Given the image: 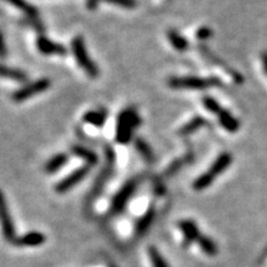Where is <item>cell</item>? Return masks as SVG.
I'll return each instance as SVG.
<instances>
[{
    "instance_id": "obj_1",
    "label": "cell",
    "mask_w": 267,
    "mask_h": 267,
    "mask_svg": "<svg viewBox=\"0 0 267 267\" xmlns=\"http://www.w3.org/2000/svg\"><path fill=\"white\" fill-rule=\"evenodd\" d=\"M141 124V118L139 113L134 108L124 109L118 115L116 120V131H115V141L118 144H128L131 141L134 131Z\"/></svg>"
},
{
    "instance_id": "obj_2",
    "label": "cell",
    "mask_w": 267,
    "mask_h": 267,
    "mask_svg": "<svg viewBox=\"0 0 267 267\" xmlns=\"http://www.w3.org/2000/svg\"><path fill=\"white\" fill-rule=\"evenodd\" d=\"M172 89H191V91H203V89L210 88V87L223 86L222 80L216 77H195V76H188V77H172L167 82Z\"/></svg>"
},
{
    "instance_id": "obj_3",
    "label": "cell",
    "mask_w": 267,
    "mask_h": 267,
    "mask_svg": "<svg viewBox=\"0 0 267 267\" xmlns=\"http://www.w3.org/2000/svg\"><path fill=\"white\" fill-rule=\"evenodd\" d=\"M104 153H105V165L102 169V171H100V173L98 174L95 181H94L93 188H92L91 193H89L88 195V200L89 199L94 200L99 194H100V193L103 192L105 185L108 183V181H109L110 177H112L113 171H114L115 157H116V156H115L114 150L107 145V146L104 147Z\"/></svg>"
},
{
    "instance_id": "obj_4",
    "label": "cell",
    "mask_w": 267,
    "mask_h": 267,
    "mask_svg": "<svg viewBox=\"0 0 267 267\" xmlns=\"http://www.w3.org/2000/svg\"><path fill=\"white\" fill-rule=\"evenodd\" d=\"M72 51L75 55V58L79 67L82 68L89 77L96 78L99 76V70L96 64L92 61L91 56L87 52L86 43L82 36H76L72 40Z\"/></svg>"
},
{
    "instance_id": "obj_5",
    "label": "cell",
    "mask_w": 267,
    "mask_h": 267,
    "mask_svg": "<svg viewBox=\"0 0 267 267\" xmlns=\"http://www.w3.org/2000/svg\"><path fill=\"white\" fill-rule=\"evenodd\" d=\"M139 178L140 177H134L133 179H130V181L124 183L123 187L118 191V193H116V194L114 195V198H113L112 206H110V213L119 214L125 209L128 202L131 199L134 193L136 192L137 187H139Z\"/></svg>"
},
{
    "instance_id": "obj_6",
    "label": "cell",
    "mask_w": 267,
    "mask_h": 267,
    "mask_svg": "<svg viewBox=\"0 0 267 267\" xmlns=\"http://www.w3.org/2000/svg\"><path fill=\"white\" fill-rule=\"evenodd\" d=\"M51 80L48 78H40V79L35 80V82H31L26 86L21 87L20 89L14 92L11 94V99L16 103H22L27 99H30L31 96H35L38 94L43 93V92L47 91L50 87H51Z\"/></svg>"
},
{
    "instance_id": "obj_7",
    "label": "cell",
    "mask_w": 267,
    "mask_h": 267,
    "mask_svg": "<svg viewBox=\"0 0 267 267\" xmlns=\"http://www.w3.org/2000/svg\"><path fill=\"white\" fill-rule=\"evenodd\" d=\"M91 167L92 166L84 165L82 166V167H79V169L76 170V171H73L72 173L68 174L67 177H64L62 181H59L58 183L55 186V191H56V193L63 194V193L72 190L75 186H77L78 183H80L83 179L86 178L87 174L91 172Z\"/></svg>"
},
{
    "instance_id": "obj_8",
    "label": "cell",
    "mask_w": 267,
    "mask_h": 267,
    "mask_svg": "<svg viewBox=\"0 0 267 267\" xmlns=\"http://www.w3.org/2000/svg\"><path fill=\"white\" fill-rule=\"evenodd\" d=\"M36 47L41 54L46 55V56H51V55H59V56H64L67 54V50L64 46L59 45V43L54 42V41L48 40L45 36H38L36 40Z\"/></svg>"
},
{
    "instance_id": "obj_9",
    "label": "cell",
    "mask_w": 267,
    "mask_h": 267,
    "mask_svg": "<svg viewBox=\"0 0 267 267\" xmlns=\"http://www.w3.org/2000/svg\"><path fill=\"white\" fill-rule=\"evenodd\" d=\"M1 224H3V231L6 240L15 243V240L18 239L15 234V227H14L10 213L8 211V207H6V202L4 197L1 199Z\"/></svg>"
},
{
    "instance_id": "obj_10",
    "label": "cell",
    "mask_w": 267,
    "mask_h": 267,
    "mask_svg": "<svg viewBox=\"0 0 267 267\" xmlns=\"http://www.w3.org/2000/svg\"><path fill=\"white\" fill-rule=\"evenodd\" d=\"M182 234L185 236V245H190L193 241H198L200 238V232L197 224L193 220H181L178 223Z\"/></svg>"
},
{
    "instance_id": "obj_11",
    "label": "cell",
    "mask_w": 267,
    "mask_h": 267,
    "mask_svg": "<svg viewBox=\"0 0 267 267\" xmlns=\"http://www.w3.org/2000/svg\"><path fill=\"white\" fill-rule=\"evenodd\" d=\"M46 241V236L40 231H30L25 235L20 236L15 240L16 245L19 246H40Z\"/></svg>"
},
{
    "instance_id": "obj_12",
    "label": "cell",
    "mask_w": 267,
    "mask_h": 267,
    "mask_svg": "<svg viewBox=\"0 0 267 267\" xmlns=\"http://www.w3.org/2000/svg\"><path fill=\"white\" fill-rule=\"evenodd\" d=\"M231 162L232 156L230 155L229 153H220V155L215 158V161L211 163L209 172H211L215 177L219 176V174H222L223 172L227 171V170L229 169V166L231 165Z\"/></svg>"
},
{
    "instance_id": "obj_13",
    "label": "cell",
    "mask_w": 267,
    "mask_h": 267,
    "mask_svg": "<svg viewBox=\"0 0 267 267\" xmlns=\"http://www.w3.org/2000/svg\"><path fill=\"white\" fill-rule=\"evenodd\" d=\"M108 118V113L105 109H99V110H89L86 114L83 115V121L84 123L92 124L93 126L96 128H102L105 124Z\"/></svg>"
},
{
    "instance_id": "obj_14",
    "label": "cell",
    "mask_w": 267,
    "mask_h": 267,
    "mask_svg": "<svg viewBox=\"0 0 267 267\" xmlns=\"http://www.w3.org/2000/svg\"><path fill=\"white\" fill-rule=\"evenodd\" d=\"M219 123L228 133H238L239 128H240V123H239L238 119L229 112V110L223 109L222 113L219 115Z\"/></svg>"
},
{
    "instance_id": "obj_15",
    "label": "cell",
    "mask_w": 267,
    "mask_h": 267,
    "mask_svg": "<svg viewBox=\"0 0 267 267\" xmlns=\"http://www.w3.org/2000/svg\"><path fill=\"white\" fill-rule=\"evenodd\" d=\"M153 219H155V209L151 207V208L147 209L146 213L136 222V225H135V234L137 236L144 235L153 223Z\"/></svg>"
},
{
    "instance_id": "obj_16",
    "label": "cell",
    "mask_w": 267,
    "mask_h": 267,
    "mask_svg": "<svg viewBox=\"0 0 267 267\" xmlns=\"http://www.w3.org/2000/svg\"><path fill=\"white\" fill-rule=\"evenodd\" d=\"M72 153L73 155H76L77 157L82 158V160L86 162V165L94 166L98 163L99 158L98 156H96V153H94V151H92V150L87 149V147L79 146V145H73Z\"/></svg>"
},
{
    "instance_id": "obj_17",
    "label": "cell",
    "mask_w": 267,
    "mask_h": 267,
    "mask_svg": "<svg viewBox=\"0 0 267 267\" xmlns=\"http://www.w3.org/2000/svg\"><path fill=\"white\" fill-rule=\"evenodd\" d=\"M206 124H207L206 119H204L202 115H197V116H194L192 120H190L188 123H186L185 125L182 126V128L178 130V134L181 135V136H187V135H191V134L195 133V131H198L199 129L203 128Z\"/></svg>"
},
{
    "instance_id": "obj_18",
    "label": "cell",
    "mask_w": 267,
    "mask_h": 267,
    "mask_svg": "<svg viewBox=\"0 0 267 267\" xmlns=\"http://www.w3.org/2000/svg\"><path fill=\"white\" fill-rule=\"evenodd\" d=\"M134 145H135V149L139 153V155L146 161L147 163H153L155 162V153L151 150L150 145L145 141L142 137H136L135 141H134Z\"/></svg>"
},
{
    "instance_id": "obj_19",
    "label": "cell",
    "mask_w": 267,
    "mask_h": 267,
    "mask_svg": "<svg viewBox=\"0 0 267 267\" xmlns=\"http://www.w3.org/2000/svg\"><path fill=\"white\" fill-rule=\"evenodd\" d=\"M4 1L10 4L11 6H14V8L18 9L21 13H24L30 19H36L38 18V9L34 5H31V4L27 3V1H25V0H4Z\"/></svg>"
},
{
    "instance_id": "obj_20",
    "label": "cell",
    "mask_w": 267,
    "mask_h": 267,
    "mask_svg": "<svg viewBox=\"0 0 267 267\" xmlns=\"http://www.w3.org/2000/svg\"><path fill=\"white\" fill-rule=\"evenodd\" d=\"M167 38H169L170 43H171L172 47H173L176 51H187V48L190 47V43L186 40V38H183L178 31H176V30L173 29L167 31Z\"/></svg>"
},
{
    "instance_id": "obj_21",
    "label": "cell",
    "mask_w": 267,
    "mask_h": 267,
    "mask_svg": "<svg viewBox=\"0 0 267 267\" xmlns=\"http://www.w3.org/2000/svg\"><path fill=\"white\" fill-rule=\"evenodd\" d=\"M67 161H68L67 153H57L45 165V172L46 173H56L66 165Z\"/></svg>"
},
{
    "instance_id": "obj_22",
    "label": "cell",
    "mask_w": 267,
    "mask_h": 267,
    "mask_svg": "<svg viewBox=\"0 0 267 267\" xmlns=\"http://www.w3.org/2000/svg\"><path fill=\"white\" fill-rule=\"evenodd\" d=\"M1 77L9 78V79L15 80V82L19 83H25L27 80V75L24 71L18 70V68H11V67L6 66L1 67Z\"/></svg>"
},
{
    "instance_id": "obj_23",
    "label": "cell",
    "mask_w": 267,
    "mask_h": 267,
    "mask_svg": "<svg viewBox=\"0 0 267 267\" xmlns=\"http://www.w3.org/2000/svg\"><path fill=\"white\" fill-rule=\"evenodd\" d=\"M214 179H215V176H214L211 172H204V173L200 174V176L198 177V178H195V181L193 182V190L198 191V192L207 190V188L210 187V186L213 185Z\"/></svg>"
},
{
    "instance_id": "obj_24",
    "label": "cell",
    "mask_w": 267,
    "mask_h": 267,
    "mask_svg": "<svg viewBox=\"0 0 267 267\" xmlns=\"http://www.w3.org/2000/svg\"><path fill=\"white\" fill-rule=\"evenodd\" d=\"M198 243H199L200 248H202V251H203L204 254L209 255V256H214V255L218 254V248H216V244L214 243V241L211 240L209 236L200 235Z\"/></svg>"
},
{
    "instance_id": "obj_25",
    "label": "cell",
    "mask_w": 267,
    "mask_h": 267,
    "mask_svg": "<svg viewBox=\"0 0 267 267\" xmlns=\"http://www.w3.org/2000/svg\"><path fill=\"white\" fill-rule=\"evenodd\" d=\"M147 254H149L150 261L153 264V267H169V264L165 261L161 252L158 251L155 246H149L147 248Z\"/></svg>"
},
{
    "instance_id": "obj_26",
    "label": "cell",
    "mask_w": 267,
    "mask_h": 267,
    "mask_svg": "<svg viewBox=\"0 0 267 267\" xmlns=\"http://www.w3.org/2000/svg\"><path fill=\"white\" fill-rule=\"evenodd\" d=\"M202 102H203L204 108H206V109L208 110L209 113H211V114L219 115L220 113H222V110H223L222 105H220L219 103L216 102V100L213 98V96H209V95L203 96Z\"/></svg>"
},
{
    "instance_id": "obj_27",
    "label": "cell",
    "mask_w": 267,
    "mask_h": 267,
    "mask_svg": "<svg viewBox=\"0 0 267 267\" xmlns=\"http://www.w3.org/2000/svg\"><path fill=\"white\" fill-rule=\"evenodd\" d=\"M185 158H177V160H174L165 171V176H173V174H176L182 169V166L185 165Z\"/></svg>"
},
{
    "instance_id": "obj_28",
    "label": "cell",
    "mask_w": 267,
    "mask_h": 267,
    "mask_svg": "<svg viewBox=\"0 0 267 267\" xmlns=\"http://www.w3.org/2000/svg\"><path fill=\"white\" fill-rule=\"evenodd\" d=\"M102 1L125 9H133L136 6V0H102Z\"/></svg>"
},
{
    "instance_id": "obj_29",
    "label": "cell",
    "mask_w": 267,
    "mask_h": 267,
    "mask_svg": "<svg viewBox=\"0 0 267 267\" xmlns=\"http://www.w3.org/2000/svg\"><path fill=\"white\" fill-rule=\"evenodd\" d=\"M195 36H197V38H199V40L206 41V40H209V38L213 36V31H211L210 27L202 26L197 30V32H195Z\"/></svg>"
},
{
    "instance_id": "obj_30",
    "label": "cell",
    "mask_w": 267,
    "mask_h": 267,
    "mask_svg": "<svg viewBox=\"0 0 267 267\" xmlns=\"http://www.w3.org/2000/svg\"><path fill=\"white\" fill-rule=\"evenodd\" d=\"M99 1H100V0H86L87 9L91 11L95 10L96 6H98V4H99Z\"/></svg>"
},
{
    "instance_id": "obj_31",
    "label": "cell",
    "mask_w": 267,
    "mask_h": 267,
    "mask_svg": "<svg viewBox=\"0 0 267 267\" xmlns=\"http://www.w3.org/2000/svg\"><path fill=\"white\" fill-rule=\"evenodd\" d=\"M262 64H264L265 72L267 73V52H265V54L262 55Z\"/></svg>"
}]
</instances>
